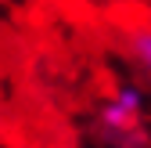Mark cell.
I'll return each mask as SVG.
<instances>
[{
  "label": "cell",
  "instance_id": "obj_1",
  "mask_svg": "<svg viewBox=\"0 0 151 148\" xmlns=\"http://www.w3.org/2000/svg\"><path fill=\"white\" fill-rule=\"evenodd\" d=\"M97 126L111 148H144V90L133 83H119L111 98L97 108Z\"/></svg>",
  "mask_w": 151,
  "mask_h": 148
},
{
  "label": "cell",
  "instance_id": "obj_2",
  "mask_svg": "<svg viewBox=\"0 0 151 148\" xmlns=\"http://www.w3.org/2000/svg\"><path fill=\"white\" fill-rule=\"evenodd\" d=\"M129 54H133V62L151 76V25L129 33Z\"/></svg>",
  "mask_w": 151,
  "mask_h": 148
}]
</instances>
